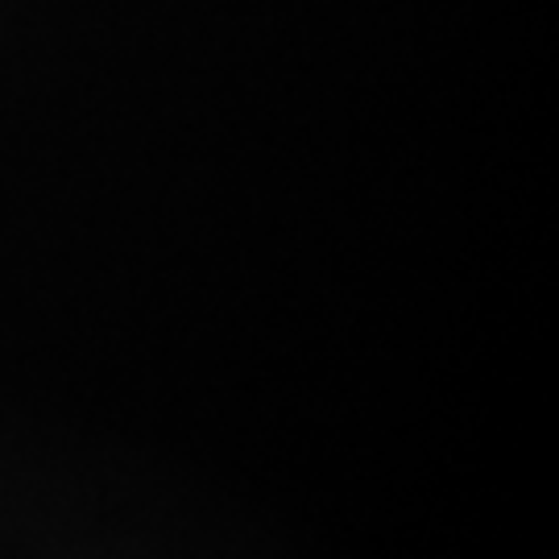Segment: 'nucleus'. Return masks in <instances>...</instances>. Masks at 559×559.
<instances>
[]
</instances>
